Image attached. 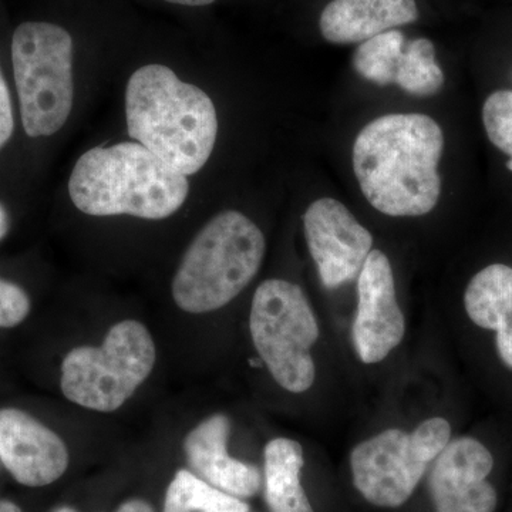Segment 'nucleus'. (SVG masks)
Returning a JSON list of instances; mask_svg holds the SVG:
<instances>
[{"label":"nucleus","instance_id":"nucleus-1","mask_svg":"<svg viewBox=\"0 0 512 512\" xmlns=\"http://www.w3.org/2000/svg\"><path fill=\"white\" fill-rule=\"evenodd\" d=\"M443 130L419 113L386 114L367 124L353 144V170L373 208L390 217H420L441 194Z\"/></svg>","mask_w":512,"mask_h":512},{"label":"nucleus","instance_id":"nucleus-2","mask_svg":"<svg viewBox=\"0 0 512 512\" xmlns=\"http://www.w3.org/2000/svg\"><path fill=\"white\" fill-rule=\"evenodd\" d=\"M126 119L134 141L185 177L208 163L217 143L211 97L164 64H147L131 74Z\"/></svg>","mask_w":512,"mask_h":512},{"label":"nucleus","instance_id":"nucleus-3","mask_svg":"<svg viewBox=\"0 0 512 512\" xmlns=\"http://www.w3.org/2000/svg\"><path fill=\"white\" fill-rule=\"evenodd\" d=\"M188 192V178L137 141L86 151L69 180L74 207L93 217L165 220L183 207Z\"/></svg>","mask_w":512,"mask_h":512},{"label":"nucleus","instance_id":"nucleus-4","mask_svg":"<svg viewBox=\"0 0 512 512\" xmlns=\"http://www.w3.org/2000/svg\"><path fill=\"white\" fill-rule=\"evenodd\" d=\"M265 249L264 234L247 215L220 212L185 251L171 285L174 302L195 315L224 308L258 274Z\"/></svg>","mask_w":512,"mask_h":512},{"label":"nucleus","instance_id":"nucleus-5","mask_svg":"<svg viewBox=\"0 0 512 512\" xmlns=\"http://www.w3.org/2000/svg\"><path fill=\"white\" fill-rule=\"evenodd\" d=\"M12 62L26 134L53 136L73 110L72 36L53 23H22L13 33Z\"/></svg>","mask_w":512,"mask_h":512},{"label":"nucleus","instance_id":"nucleus-6","mask_svg":"<svg viewBox=\"0 0 512 512\" xmlns=\"http://www.w3.org/2000/svg\"><path fill=\"white\" fill-rule=\"evenodd\" d=\"M150 330L137 320L117 323L100 348L79 346L62 363V392L69 402L94 412L120 409L156 365Z\"/></svg>","mask_w":512,"mask_h":512},{"label":"nucleus","instance_id":"nucleus-7","mask_svg":"<svg viewBox=\"0 0 512 512\" xmlns=\"http://www.w3.org/2000/svg\"><path fill=\"white\" fill-rule=\"evenodd\" d=\"M249 330L262 362L282 389H311L316 376L311 349L318 342L319 326L298 285L284 279L262 282L252 299Z\"/></svg>","mask_w":512,"mask_h":512},{"label":"nucleus","instance_id":"nucleus-8","mask_svg":"<svg viewBox=\"0 0 512 512\" xmlns=\"http://www.w3.org/2000/svg\"><path fill=\"white\" fill-rule=\"evenodd\" d=\"M450 440V423L441 417L423 421L410 434L399 429L382 431L353 448V484L367 503L402 507Z\"/></svg>","mask_w":512,"mask_h":512},{"label":"nucleus","instance_id":"nucleus-9","mask_svg":"<svg viewBox=\"0 0 512 512\" xmlns=\"http://www.w3.org/2000/svg\"><path fill=\"white\" fill-rule=\"evenodd\" d=\"M303 229L325 288H340L359 276L372 252L373 237L342 202L313 201L303 215Z\"/></svg>","mask_w":512,"mask_h":512},{"label":"nucleus","instance_id":"nucleus-10","mask_svg":"<svg viewBox=\"0 0 512 512\" xmlns=\"http://www.w3.org/2000/svg\"><path fill=\"white\" fill-rule=\"evenodd\" d=\"M357 296L353 343L360 360L366 365H375L402 343L406 333L392 265L379 249H372L357 276Z\"/></svg>","mask_w":512,"mask_h":512},{"label":"nucleus","instance_id":"nucleus-11","mask_svg":"<svg viewBox=\"0 0 512 512\" xmlns=\"http://www.w3.org/2000/svg\"><path fill=\"white\" fill-rule=\"evenodd\" d=\"M493 468V454L480 441H448L430 467L429 491L436 512H494L498 495L487 481Z\"/></svg>","mask_w":512,"mask_h":512},{"label":"nucleus","instance_id":"nucleus-12","mask_svg":"<svg viewBox=\"0 0 512 512\" xmlns=\"http://www.w3.org/2000/svg\"><path fill=\"white\" fill-rule=\"evenodd\" d=\"M0 464L26 487L55 483L69 467L59 434L18 409L0 410Z\"/></svg>","mask_w":512,"mask_h":512},{"label":"nucleus","instance_id":"nucleus-13","mask_svg":"<svg viewBox=\"0 0 512 512\" xmlns=\"http://www.w3.org/2000/svg\"><path fill=\"white\" fill-rule=\"evenodd\" d=\"M229 431L231 421L225 414L208 417L185 437V456L202 480L245 500L261 490V471L254 464L229 456Z\"/></svg>","mask_w":512,"mask_h":512},{"label":"nucleus","instance_id":"nucleus-14","mask_svg":"<svg viewBox=\"0 0 512 512\" xmlns=\"http://www.w3.org/2000/svg\"><path fill=\"white\" fill-rule=\"evenodd\" d=\"M417 19L416 0H332L320 15L319 28L328 42L352 45Z\"/></svg>","mask_w":512,"mask_h":512},{"label":"nucleus","instance_id":"nucleus-15","mask_svg":"<svg viewBox=\"0 0 512 512\" xmlns=\"http://www.w3.org/2000/svg\"><path fill=\"white\" fill-rule=\"evenodd\" d=\"M468 318L497 332V350L512 369V268L493 264L473 276L464 293Z\"/></svg>","mask_w":512,"mask_h":512},{"label":"nucleus","instance_id":"nucleus-16","mask_svg":"<svg viewBox=\"0 0 512 512\" xmlns=\"http://www.w3.org/2000/svg\"><path fill=\"white\" fill-rule=\"evenodd\" d=\"M303 448L291 439L271 440L264 453V494L271 512H315L301 481Z\"/></svg>","mask_w":512,"mask_h":512},{"label":"nucleus","instance_id":"nucleus-17","mask_svg":"<svg viewBox=\"0 0 512 512\" xmlns=\"http://www.w3.org/2000/svg\"><path fill=\"white\" fill-rule=\"evenodd\" d=\"M163 512H249V505L191 471L178 470L168 485Z\"/></svg>","mask_w":512,"mask_h":512},{"label":"nucleus","instance_id":"nucleus-18","mask_svg":"<svg viewBox=\"0 0 512 512\" xmlns=\"http://www.w3.org/2000/svg\"><path fill=\"white\" fill-rule=\"evenodd\" d=\"M404 47L406 37L399 30L380 33L360 43L353 55V67L363 79L377 86L396 84Z\"/></svg>","mask_w":512,"mask_h":512},{"label":"nucleus","instance_id":"nucleus-19","mask_svg":"<svg viewBox=\"0 0 512 512\" xmlns=\"http://www.w3.org/2000/svg\"><path fill=\"white\" fill-rule=\"evenodd\" d=\"M396 84L403 92L417 97H429L440 92L444 84V73L436 62L433 42L419 37L406 43L397 70Z\"/></svg>","mask_w":512,"mask_h":512},{"label":"nucleus","instance_id":"nucleus-20","mask_svg":"<svg viewBox=\"0 0 512 512\" xmlns=\"http://www.w3.org/2000/svg\"><path fill=\"white\" fill-rule=\"evenodd\" d=\"M485 133L498 150L510 157L507 168L512 173V92L498 90L487 97L483 106Z\"/></svg>","mask_w":512,"mask_h":512},{"label":"nucleus","instance_id":"nucleus-21","mask_svg":"<svg viewBox=\"0 0 512 512\" xmlns=\"http://www.w3.org/2000/svg\"><path fill=\"white\" fill-rule=\"evenodd\" d=\"M30 312L29 296L20 286L0 279V328H15Z\"/></svg>","mask_w":512,"mask_h":512},{"label":"nucleus","instance_id":"nucleus-22","mask_svg":"<svg viewBox=\"0 0 512 512\" xmlns=\"http://www.w3.org/2000/svg\"><path fill=\"white\" fill-rule=\"evenodd\" d=\"M13 127H15V120H13L12 101H10L8 84L0 70V148L5 146L12 137Z\"/></svg>","mask_w":512,"mask_h":512},{"label":"nucleus","instance_id":"nucleus-23","mask_svg":"<svg viewBox=\"0 0 512 512\" xmlns=\"http://www.w3.org/2000/svg\"><path fill=\"white\" fill-rule=\"evenodd\" d=\"M116 512H156L154 508L151 507L150 503L144 500H138V498H134V500H128L126 503L120 505L119 510Z\"/></svg>","mask_w":512,"mask_h":512},{"label":"nucleus","instance_id":"nucleus-24","mask_svg":"<svg viewBox=\"0 0 512 512\" xmlns=\"http://www.w3.org/2000/svg\"><path fill=\"white\" fill-rule=\"evenodd\" d=\"M164 2L183 6H208L211 5V3H214L215 0H164Z\"/></svg>","mask_w":512,"mask_h":512},{"label":"nucleus","instance_id":"nucleus-25","mask_svg":"<svg viewBox=\"0 0 512 512\" xmlns=\"http://www.w3.org/2000/svg\"><path fill=\"white\" fill-rule=\"evenodd\" d=\"M9 231V217L3 205L0 204V239L5 237Z\"/></svg>","mask_w":512,"mask_h":512},{"label":"nucleus","instance_id":"nucleus-26","mask_svg":"<svg viewBox=\"0 0 512 512\" xmlns=\"http://www.w3.org/2000/svg\"><path fill=\"white\" fill-rule=\"evenodd\" d=\"M0 512H23L18 505L8 500H0Z\"/></svg>","mask_w":512,"mask_h":512},{"label":"nucleus","instance_id":"nucleus-27","mask_svg":"<svg viewBox=\"0 0 512 512\" xmlns=\"http://www.w3.org/2000/svg\"><path fill=\"white\" fill-rule=\"evenodd\" d=\"M53 512H79V511L74 510V508H72V507H60V508H57V510H55Z\"/></svg>","mask_w":512,"mask_h":512}]
</instances>
